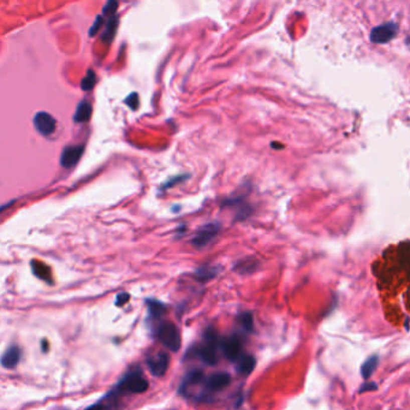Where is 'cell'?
I'll return each instance as SVG.
<instances>
[{"instance_id": "obj_1", "label": "cell", "mask_w": 410, "mask_h": 410, "mask_svg": "<svg viewBox=\"0 0 410 410\" xmlns=\"http://www.w3.org/2000/svg\"><path fill=\"white\" fill-rule=\"evenodd\" d=\"M386 319L398 327L410 314V238L391 244L372 265Z\"/></svg>"}, {"instance_id": "obj_2", "label": "cell", "mask_w": 410, "mask_h": 410, "mask_svg": "<svg viewBox=\"0 0 410 410\" xmlns=\"http://www.w3.org/2000/svg\"><path fill=\"white\" fill-rule=\"evenodd\" d=\"M205 343L196 349V354L206 364L214 366L218 362L217 348L219 345V338L213 329H208L203 335Z\"/></svg>"}, {"instance_id": "obj_3", "label": "cell", "mask_w": 410, "mask_h": 410, "mask_svg": "<svg viewBox=\"0 0 410 410\" xmlns=\"http://www.w3.org/2000/svg\"><path fill=\"white\" fill-rule=\"evenodd\" d=\"M157 337L164 347L171 351L177 352L181 349V333L172 323L163 324L157 331Z\"/></svg>"}, {"instance_id": "obj_4", "label": "cell", "mask_w": 410, "mask_h": 410, "mask_svg": "<svg viewBox=\"0 0 410 410\" xmlns=\"http://www.w3.org/2000/svg\"><path fill=\"white\" fill-rule=\"evenodd\" d=\"M119 387L132 393H144L150 387V382L141 372H131L120 381Z\"/></svg>"}, {"instance_id": "obj_5", "label": "cell", "mask_w": 410, "mask_h": 410, "mask_svg": "<svg viewBox=\"0 0 410 410\" xmlns=\"http://www.w3.org/2000/svg\"><path fill=\"white\" fill-rule=\"evenodd\" d=\"M220 225L218 223H208L197 230L195 236L191 239L194 247L203 248L212 242V239L219 233Z\"/></svg>"}, {"instance_id": "obj_6", "label": "cell", "mask_w": 410, "mask_h": 410, "mask_svg": "<svg viewBox=\"0 0 410 410\" xmlns=\"http://www.w3.org/2000/svg\"><path fill=\"white\" fill-rule=\"evenodd\" d=\"M36 131L41 133L42 136H50L56 131L57 129V120L52 114L48 112L40 111L36 112L34 119H33Z\"/></svg>"}, {"instance_id": "obj_7", "label": "cell", "mask_w": 410, "mask_h": 410, "mask_svg": "<svg viewBox=\"0 0 410 410\" xmlns=\"http://www.w3.org/2000/svg\"><path fill=\"white\" fill-rule=\"evenodd\" d=\"M147 366L154 376L165 375L170 366V356L168 352L160 351L147 358Z\"/></svg>"}, {"instance_id": "obj_8", "label": "cell", "mask_w": 410, "mask_h": 410, "mask_svg": "<svg viewBox=\"0 0 410 410\" xmlns=\"http://www.w3.org/2000/svg\"><path fill=\"white\" fill-rule=\"evenodd\" d=\"M83 152L84 146H66L62 152V156H60V165L64 169L74 168V166H76V164L80 162Z\"/></svg>"}, {"instance_id": "obj_9", "label": "cell", "mask_w": 410, "mask_h": 410, "mask_svg": "<svg viewBox=\"0 0 410 410\" xmlns=\"http://www.w3.org/2000/svg\"><path fill=\"white\" fill-rule=\"evenodd\" d=\"M220 348L223 354L229 361H238L241 356V342L236 336H230L224 338L220 343Z\"/></svg>"}, {"instance_id": "obj_10", "label": "cell", "mask_w": 410, "mask_h": 410, "mask_svg": "<svg viewBox=\"0 0 410 410\" xmlns=\"http://www.w3.org/2000/svg\"><path fill=\"white\" fill-rule=\"evenodd\" d=\"M397 32V27L393 23L384 24L381 27H376L370 34V40L373 42H378V44H382L386 42L393 38Z\"/></svg>"}, {"instance_id": "obj_11", "label": "cell", "mask_w": 410, "mask_h": 410, "mask_svg": "<svg viewBox=\"0 0 410 410\" xmlns=\"http://www.w3.org/2000/svg\"><path fill=\"white\" fill-rule=\"evenodd\" d=\"M230 382H231V376L229 373H214L206 381V386L211 391H220L229 386Z\"/></svg>"}, {"instance_id": "obj_12", "label": "cell", "mask_w": 410, "mask_h": 410, "mask_svg": "<svg viewBox=\"0 0 410 410\" xmlns=\"http://www.w3.org/2000/svg\"><path fill=\"white\" fill-rule=\"evenodd\" d=\"M21 360V349L16 347V345H12L6 350L2 356V364L4 368L12 369L17 366L18 362Z\"/></svg>"}, {"instance_id": "obj_13", "label": "cell", "mask_w": 410, "mask_h": 410, "mask_svg": "<svg viewBox=\"0 0 410 410\" xmlns=\"http://www.w3.org/2000/svg\"><path fill=\"white\" fill-rule=\"evenodd\" d=\"M92 105H90L89 101H81L80 104L76 107V112L74 114V121L75 123H86L87 120L90 119V116H92Z\"/></svg>"}, {"instance_id": "obj_14", "label": "cell", "mask_w": 410, "mask_h": 410, "mask_svg": "<svg viewBox=\"0 0 410 410\" xmlns=\"http://www.w3.org/2000/svg\"><path fill=\"white\" fill-rule=\"evenodd\" d=\"M255 358L251 355H244L238 360L237 372L242 375H249L255 368Z\"/></svg>"}, {"instance_id": "obj_15", "label": "cell", "mask_w": 410, "mask_h": 410, "mask_svg": "<svg viewBox=\"0 0 410 410\" xmlns=\"http://www.w3.org/2000/svg\"><path fill=\"white\" fill-rule=\"evenodd\" d=\"M117 27H118V17L117 16L111 17L110 20L107 21V23H106V29H105L104 34L101 35L102 41L110 44V42L113 40L114 35H116Z\"/></svg>"}, {"instance_id": "obj_16", "label": "cell", "mask_w": 410, "mask_h": 410, "mask_svg": "<svg viewBox=\"0 0 410 410\" xmlns=\"http://www.w3.org/2000/svg\"><path fill=\"white\" fill-rule=\"evenodd\" d=\"M202 379H203V373L201 372V370H199V369L193 370V372H190L189 374L185 376L179 390H181V392H182V391H184L188 386H194V385L201 382Z\"/></svg>"}, {"instance_id": "obj_17", "label": "cell", "mask_w": 410, "mask_h": 410, "mask_svg": "<svg viewBox=\"0 0 410 410\" xmlns=\"http://www.w3.org/2000/svg\"><path fill=\"white\" fill-rule=\"evenodd\" d=\"M217 273H218V269L215 268V267L203 266V267H200V268L195 272V278L199 282L205 283V282H208V281H211L212 278H214L215 276H217Z\"/></svg>"}, {"instance_id": "obj_18", "label": "cell", "mask_w": 410, "mask_h": 410, "mask_svg": "<svg viewBox=\"0 0 410 410\" xmlns=\"http://www.w3.org/2000/svg\"><path fill=\"white\" fill-rule=\"evenodd\" d=\"M148 312H150L151 317H153L154 319L160 318L162 315L165 314L166 312V307L164 303L159 302V301H148Z\"/></svg>"}, {"instance_id": "obj_19", "label": "cell", "mask_w": 410, "mask_h": 410, "mask_svg": "<svg viewBox=\"0 0 410 410\" xmlns=\"http://www.w3.org/2000/svg\"><path fill=\"white\" fill-rule=\"evenodd\" d=\"M96 82V75L95 72L93 71L92 69H89L87 71L86 77H83V80L81 81V88L82 90H90L93 89V87L95 86Z\"/></svg>"}, {"instance_id": "obj_20", "label": "cell", "mask_w": 410, "mask_h": 410, "mask_svg": "<svg viewBox=\"0 0 410 410\" xmlns=\"http://www.w3.org/2000/svg\"><path fill=\"white\" fill-rule=\"evenodd\" d=\"M33 271H34L36 277L44 279V281H48V278H50V268L45 266L44 263L33 262Z\"/></svg>"}, {"instance_id": "obj_21", "label": "cell", "mask_w": 410, "mask_h": 410, "mask_svg": "<svg viewBox=\"0 0 410 410\" xmlns=\"http://www.w3.org/2000/svg\"><path fill=\"white\" fill-rule=\"evenodd\" d=\"M376 367V357H372V358H368V360L366 361L362 367V375L364 379L369 378L370 375L373 374V372H374Z\"/></svg>"}, {"instance_id": "obj_22", "label": "cell", "mask_w": 410, "mask_h": 410, "mask_svg": "<svg viewBox=\"0 0 410 410\" xmlns=\"http://www.w3.org/2000/svg\"><path fill=\"white\" fill-rule=\"evenodd\" d=\"M239 324L245 331L253 330V315L250 313H243L239 315Z\"/></svg>"}, {"instance_id": "obj_23", "label": "cell", "mask_w": 410, "mask_h": 410, "mask_svg": "<svg viewBox=\"0 0 410 410\" xmlns=\"http://www.w3.org/2000/svg\"><path fill=\"white\" fill-rule=\"evenodd\" d=\"M118 6H119V4H118L117 2H107L104 6V15H106V16H108L110 18L116 16Z\"/></svg>"}, {"instance_id": "obj_24", "label": "cell", "mask_w": 410, "mask_h": 410, "mask_svg": "<svg viewBox=\"0 0 410 410\" xmlns=\"http://www.w3.org/2000/svg\"><path fill=\"white\" fill-rule=\"evenodd\" d=\"M125 104L129 106L131 110H138L140 106V98L138 93H131L129 96L125 99Z\"/></svg>"}, {"instance_id": "obj_25", "label": "cell", "mask_w": 410, "mask_h": 410, "mask_svg": "<svg viewBox=\"0 0 410 410\" xmlns=\"http://www.w3.org/2000/svg\"><path fill=\"white\" fill-rule=\"evenodd\" d=\"M188 178H189V176H177V177L170 179L169 182H166V183L163 185L162 189H169V188L174 187V185L177 184V182H179V183H181V182H183V181H185V179H188Z\"/></svg>"}, {"instance_id": "obj_26", "label": "cell", "mask_w": 410, "mask_h": 410, "mask_svg": "<svg viewBox=\"0 0 410 410\" xmlns=\"http://www.w3.org/2000/svg\"><path fill=\"white\" fill-rule=\"evenodd\" d=\"M102 23H104V20H102L101 15H99V16L96 17L95 22H94V24L92 26V28H90V30H89V36H94V35H95L96 33H98V30H99L100 28H101Z\"/></svg>"}, {"instance_id": "obj_27", "label": "cell", "mask_w": 410, "mask_h": 410, "mask_svg": "<svg viewBox=\"0 0 410 410\" xmlns=\"http://www.w3.org/2000/svg\"><path fill=\"white\" fill-rule=\"evenodd\" d=\"M129 300H130V295L129 294H127V293H120V294H118V296L116 299V305L118 307H121V306L125 305V303Z\"/></svg>"}, {"instance_id": "obj_28", "label": "cell", "mask_w": 410, "mask_h": 410, "mask_svg": "<svg viewBox=\"0 0 410 410\" xmlns=\"http://www.w3.org/2000/svg\"><path fill=\"white\" fill-rule=\"evenodd\" d=\"M84 410H105V408L101 403H95V404L88 406V408H86Z\"/></svg>"}]
</instances>
